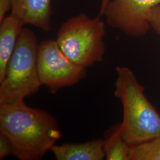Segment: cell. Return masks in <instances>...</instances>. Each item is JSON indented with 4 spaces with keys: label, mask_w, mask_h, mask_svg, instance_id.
Instances as JSON below:
<instances>
[{
    "label": "cell",
    "mask_w": 160,
    "mask_h": 160,
    "mask_svg": "<svg viewBox=\"0 0 160 160\" xmlns=\"http://www.w3.org/2000/svg\"><path fill=\"white\" fill-rule=\"evenodd\" d=\"M103 140L106 160H129L131 145L122 136L120 124H117L108 130Z\"/></svg>",
    "instance_id": "10"
},
{
    "label": "cell",
    "mask_w": 160,
    "mask_h": 160,
    "mask_svg": "<svg viewBox=\"0 0 160 160\" xmlns=\"http://www.w3.org/2000/svg\"><path fill=\"white\" fill-rule=\"evenodd\" d=\"M24 23L11 13L0 22V82L3 80Z\"/></svg>",
    "instance_id": "9"
},
{
    "label": "cell",
    "mask_w": 160,
    "mask_h": 160,
    "mask_svg": "<svg viewBox=\"0 0 160 160\" xmlns=\"http://www.w3.org/2000/svg\"><path fill=\"white\" fill-rule=\"evenodd\" d=\"M0 132L20 160H40L62 137L54 116L24 101L0 104Z\"/></svg>",
    "instance_id": "1"
},
{
    "label": "cell",
    "mask_w": 160,
    "mask_h": 160,
    "mask_svg": "<svg viewBox=\"0 0 160 160\" xmlns=\"http://www.w3.org/2000/svg\"><path fill=\"white\" fill-rule=\"evenodd\" d=\"M12 149L11 142L5 135L0 132V160L12 155Z\"/></svg>",
    "instance_id": "12"
},
{
    "label": "cell",
    "mask_w": 160,
    "mask_h": 160,
    "mask_svg": "<svg viewBox=\"0 0 160 160\" xmlns=\"http://www.w3.org/2000/svg\"><path fill=\"white\" fill-rule=\"evenodd\" d=\"M39 46L34 32L24 28L0 82V104L23 102L39 90Z\"/></svg>",
    "instance_id": "3"
},
{
    "label": "cell",
    "mask_w": 160,
    "mask_h": 160,
    "mask_svg": "<svg viewBox=\"0 0 160 160\" xmlns=\"http://www.w3.org/2000/svg\"><path fill=\"white\" fill-rule=\"evenodd\" d=\"M129 160H160V135L148 141L131 145Z\"/></svg>",
    "instance_id": "11"
},
{
    "label": "cell",
    "mask_w": 160,
    "mask_h": 160,
    "mask_svg": "<svg viewBox=\"0 0 160 160\" xmlns=\"http://www.w3.org/2000/svg\"><path fill=\"white\" fill-rule=\"evenodd\" d=\"M151 27L160 36V4L155 6L150 14Z\"/></svg>",
    "instance_id": "13"
},
{
    "label": "cell",
    "mask_w": 160,
    "mask_h": 160,
    "mask_svg": "<svg viewBox=\"0 0 160 160\" xmlns=\"http://www.w3.org/2000/svg\"><path fill=\"white\" fill-rule=\"evenodd\" d=\"M38 71L41 85L47 87L51 94L77 84L86 75V68L67 57L55 40L39 43Z\"/></svg>",
    "instance_id": "5"
},
{
    "label": "cell",
    "mask_w": 160,
    "mask_h": 160,
    "mask_svg": "<svg viewBox=\"0 0 160 160\" xmlns=\"http://www.w3.org/2000/svg\"><path fill=\"white\" fill-rule=\"evenodd\" d=\"M106 25L101 17L84 13L71 17L61 24L56 42L65 55L87 68L103 61Z\"/></svg>",
    "instance_id": "4"
},
{
    "label": "cell",
    "mask_w": 160,
    "mask_h": 160,
    "mask_svg": "<svg viewBox=\"0 0 160 160\" xmlns=\"http://www.w3.org/2000/svg\"><path fill=\"white\" fill-rule=\"evenodd\" d=\"M51 151L57 160H102L105 158L102 139L82 143L55 144Z\"/></svg>",
    "instance_id": "8"
},
{
    "label": "cell",
    "mask_w": 160,
    "mask_h": 160,
    "mask_svg": "<svg viewBox=\"0 0 160 160\" xmlns=\"http://www.w3.org/2000/svg\"><path fill=\"white\" fill-rule=\"evenodd\" d=\"M12 14L24 24L44 32L52 29V0H11Z\"/></svg>",
    "instance_id": "7"
},
{
    "label": "cell",
    "mask_w": 160,
    "mask_h": 160,
    "mask_svg": "<svg viewBox=\"0 0 160 160\" xmlns=\"http://www.w3.org/2000/svg\"><path fill=\"white\" fill-rule=\"evenodd\" d=\"M160 0H110L102 16L109 26L132 37L143 36L151 28L150 14Z\"/></svg>",
    "instance_id": "6"
},
{
    "label": "cell",
    "mask_w": 160,
    "mask_h": 160,
    "mask_svg": "<svg viewBox=\"0 0 160 160\" xmlns=\"http://www.w3.org/2000/svg\"><path fill=\"white\" fill-rule=\"evenodd\" d=\"M110 1V0H102L101 1L100 8V11H99V14H98V16H100V17H102L104 10L106 6L108 4V3Z\"/></svg>",
    "instance_id": "15"
},
{
    "label": "cell",
    "mask_w": 160,
    "mask_h": 160,
    "mask_svg": "<svg viewBox=\"0 0 160 160\" xmlns=\"http://www.w3.org/2000/svg\"><path fill=\"white\" fill-rule=\"evenodd\" d=\"M11 9V0H0V22H1L7 16V12Z\"/></svg>",
    "instance_id": "14"
},
{
    "label": "cell",
    "mask_w": 160,
    "mask_h": 160,
    "mask_svg": "<svg viewBox=\"0 0 160 160\" xmlns=\"http://www.w3.org/2000/svg\"><path fill=\"white\" fill-rule=\"evenodd\" d=\"M114 96L123 107L120 132L129 145L153 139L160 135V114L145 94V88L131 69L117 67Z\"/></svg>",
    "instance_id": "2"
}]
</instances>
